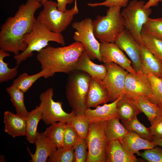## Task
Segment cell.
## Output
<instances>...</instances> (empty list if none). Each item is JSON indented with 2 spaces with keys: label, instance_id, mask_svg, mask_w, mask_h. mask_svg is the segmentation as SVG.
Masks as SVG:
<instances>
[{
  "label": "cell",
  "instance_id": "cell-16",
  "mask_svg": "<svg viewBox=\"0 0 162 162\" xmlns=\"http://www.w3.org/2000/svg\"><path fill=\"white\" fill-rule=\"evenodd\" d=\"M122 97L111 103H105L102 106H98L95 109L87 108L84 115L91 122H105L114 118H119L117 103Z\"/></svg>",
  "mask_w": 162,
  "mask_h": 162
},
{
  "label": "cell",
  "instance_id": "cell-25",
  "mask_svg": "<svg viewBox=\"0 0 162 162\" xmlns=\"http://www.w3.org/2000/svg\"><path fill=\"white\" fill-rule=\"evenodd\" d=\"M134 100L136 106L147 116L151 124L162 116V106L152 103L145 96H140Z\"/></svg>",
  "mask_w": 162,
  "mask_h": 162
},
{
  "label": "cell",
  "instance_id": "cell-24",
  "mask_svg": "<svg viewBox=\"0 0 162 162\" xmlns=\"http://www.w3.org/2000/svg\"><path fill=\"white\" fill-rule=\"evenodd\" d=\"M54 74L47 69H44L35 74L29 75L26 73L20 74L14 80L11 86H15L24 93L27 92L33 84L40 78H47Z\"/></svg>",
  "mask_w": 162,
  "mask_h": 162
},
{
  "label": "cell",
  "instance_id": "cell-1",
  "mask_svg": "<svg viewBox=\"0 0 162 162\" xmlns=\"http://www.w3.org/2000/svg\"><path fill=\"white\" fill-rule=\"evenodd\" d=\"M42 5L38 0H27L19 6L13 16L7 19L1 27V49L15 55L26 49L25 37L32 30L36 20L35 13Z\"/></svg>",
  "mask_w": 162,
  "mask_h": 162
},
{
  "label": "cell",
  "instance_id": "cell-23",
  "mask_svg": "<svg viewBox=\"0 0 162 162\" xmlns=\"http://www.w3.org/2000/svg\"><path fill=\"white\" fill-rule=\"evenodd\" d=\"M117 108L121 121L131 120L142 112L136 106L135 100L125 94L117 102Z\"/></svg>",
  "mask_w": 162,
  "mask_h": 162
},
{
  "label": "cell",
  "instance_id": "cell-9",
  "mask_svg": "<svg viewBox=\"0 0 162 162\" xmlns=\"http://www.w3.org/2000/svg\"><path fill=\"white\" fill-rule=\"evenodd\" d=\"M53 90L50 88L40 95L39 104L42 112V119L46 125H51L58 122L70 123L76 114L72 111L68 113L62 108V103L53 99Z\"/></svg>",
  "mask_w": 162,
  "mask_h": 162
},
{
  "label": "cell",
  "instance_id": "cell-14",
  "mask_svg": "<svg viewBox=\"0 0 162 162\" xmlns=\"http://www.w3.org/2000/svg\"><path fill=\"white\" fill-rule=\"evenodd\" d=\"M114 43L126 53L136 72L141 71L140 46L130 32L124 29Z\"/></svg>",
  "mask_w": 162,
  "mask_h": 162
},
{
  "label": "cell",
  "instance_id": "cell-36",
  "mask_svg": "<svg viewBox=\"0 0 162 162\" xmlns=\"http://www.w3.org/2000/svg\"><path fill=\"white\" fill-rule=\"evenodd\" d=\"M142 31L162 40V18H149Z\"/></svg>",
  "mask_w": 162,
  "mask_h": 162
},
{
  "label": "cell",
  "instance_id": "cell-10",
  "mask_svg": "<svg viewBox=\"0 0 162 162\" xmlns=\"http://www.w3.org/2000/svg\"><path fill=\"white\" fill-rule=\"evenodd\" d=\"M93 20L89 18L72 24V28L76 30L73 36L74 40L81 43L91 59H97L101 62L100 53V43L94 36L92 25Z\"/></svg>",
  "mask_w": 162,
  "mask_h": 162
},
{
  "label": "cell",
  "instance_id": "cell-33",
  "mask_svg": "<svg viewBox=\"0 0 162 162\" xmlns=\"http://www.w3.org/2000/svg\"><path fill=\"white\" fill-rule=\"evenodd\" d=\"M74 147L57 148L50 155L48 162H75Z\"/></svg>",
  "mask_w": 162,
  "mask_h": 162
},
{
  "label": "cell",
  "instance_id": "cell-44",
  "mask_svg": "<svg viewBox=\"0 0 162 162\" xmlns=\"http://www.w3.org/2000/svg\"><path fill=\"white\" fill-rule=\"evenodd\" d=\"M152 142L156 146L162 147V138H157L153 137Z\"/></svg>",
  "mask_w": 162,
  "mask_h": 162
},
{
  "label": "cell",
  "instance_id": "cell-42",
  "mask_svg": "<svg viewBox=\"0 0 162 162\" xmlns=\"http://www.w3.org/2000/svg\"><path fill=\"white\" fill-rule=\"evenodd\" d=\"M42 4L47 0H38ZM58 5L57 9L60 11L65 12L67 10L66 6L68 4H71L74 1V6L78 8L76 0H56Z\"/></svg>",
  "mask_w": 162,
  "mask_h": 162
},
{
  "label": "cell",
  "instance_id": "cell-32",
  "mask_svg": "<svg viewBox=\"0 0 162 162\" xmlns=\"http://www.w3.org/2000/svg\"><path fill=\"white\" fill-rule=\"evenodd\" d=\"M10 53L4 50L0 49V82L2 83L12 80L17 75L18 68L17 65L10 68H9L8 63L4 61L6 57L9 56Z\"/></svg>",
  "mask_w": 162,
  "mask_h": 162
},
{
  "label": "cell",
  "instance_id": "cell-21",
  "mask_svg": "<svg viewBox=\"0 0 162 162\" xmlns=\"http://www.w3.org/2000/svg\"><path fill=\"white\" fill-rule=\"evenodd\" d=\"M76 70L88 74L93 78L101 80L105 76L107 70L104 64H98L93 62L85 51L78 60Z\"/></svg>",
  "mask_w": 162,
  "mask_h": 162
},
{
  "label": "cell",
  "instance_id": "cell-43",
  "mask_svg": "<svg viewBox=\"0 0 162 162\" xmlns=\"http://www.w3.org/2000/svg\"><path fill=\"white\" fill-rule=\"evenodd\" d=\"M162 0H148L145 3L144 7L145 8H150L152 7L157 6L160 2Z\"/></svg>",
  "mask_w": 162,
  "mask_h": 162
},
{
  "label": "cell",
  "instance_id": "cell-7",
  "mask_svg": "<svg viewBox=\"0 0 162 162\" xmlns=\"http://www.w3.org/2000/svg\"><path fill=\"white\" fill-rule=\"evenodd\" d=\"M143 0H133L121 12L124 21L125 28L139 44H142L141 34L143 26L152 13L151 8H145Z\"/></svg>",
  "mask_w": 162,
  "mask_h": 162
},
{
  "label": "cell",
  "instance_id": "cell-11",
  "mask_svg": "<svg viewBox=\"0 0 162 162\" xmlns=\"http://www.w3.org/2000/svg\"><path fill=\"white\" fill-rule=\"evenodd\" d=\"M104 64L107 70L102 81L108 92L110 101L113 102L125 94V81L129 72L113 62Z\"/></svg>",
  "mask_w": 162,
  "mask_h": 162
},
{
  "label": "cell",
  "instance_id": "cell-41",
  "mask_svg": "<svg viewBox=\"0 0 162 162\" xmlns=\"http://www.w3.org/2000/svg\"><path fill=\"white\" fill-rule=\"evenodd\" d=\"M149 128L153 137L162 138V116L157 118Z\"/></svg>",
  "mask_w": 162,
  "mask_h": 162
},
{
  "label": "cell",
  "instance_id": "cell-26",
  "mask_svg": "<svg viewBox=\"0 0 162 162\" xmlns=\"http://www.w3.org/2000/svg\"><path fill=\"white\" fill-rule=\"evenodd\" d=\"M42 110L39 105L29 112L26 117L25 136L27 140L30 143H35L38 132V126L39 121L42 119Z\"/></svg>",
  "mask_w": 162,
  "mask_h": 162
},
{
  "label": "cell",
  "instance_id": "cell-18",
  "mask_svg": "<svg viewBox=\"0 0 162 162\" xmlns=\"http://www.w3.org/2000/svg\"><path fill=\"white\" fill-rule=\"evenodd\" d=\"M141 56V71L147 75L162 77V62L149 51L143 44H139Z\"/></svg>",
  "mask_w": 162,
  "mask_h": 162
},
{
  "label": "cell",
  "instance_id": "cell-29",
  "mask_svg": "<svg viewBox=\"0 0 162 162\" xmlns=\"http://www.w3.org/2000/svg\"><path fill=\"white\" fill-rule=\"evenodd\" d=\"M67 123L61 122L50 125L44 132L47 137L57 148L62 147L64 134Z\"/></svg>",
  "mask_w": 162,
  "mask_h": 162
},
{
  "label": "cell",
  "instance_id": "cell-2",
  "mask_svg": "<svg viewBox=\"0 0 162 162\" xmlns=\"http://www.w3.org/2000/svg\"><path fill=\"white\" fill-rule=\"evenodd\" d=\"M85 51L83 45L75 41L67 46L55 47L48 46L38 52L36 58L42 69L68 74L76 70L78 60Z\"/></svg>",
  "mask_w": 162,
  "mask_h": 162
},
{
  "label": "cell",
  "instance_id": "cell-40",
  "mask_svg": "<svg viewBox=\"0 0 162 162\" xmlns=\"http://www.w3.org/2000/svg\"><path fill=\"white\" fill-rule=\"evenodd\" d=\"M129 0H106L100 3H89L88 5L91 7L104 6L108 8L112 7L125 8Z\"/></svg>",
  "mask_w": 162,
  "mask_h": 162
},
{
  "label": "cell",
  "instance_id": "cell-12",
  "mask_svg": "<svg viewBox=\"0 0 162 162\" xmlns=\"http://www.w3.org/2000/svg\"><path fill=\"white\" fill-rule=\"evenodd\" d=\"M124 93L134 100L140 96L150 98L152 89L147 75L141 71L129 72L125 79Z\"/></svg>",
  "mask_w": 162,
  "mask_h": 162
},
{
  "label": "cell",
  "instance_id": "cell-28",
  "mask_svg": "<svg viewBox=\"0 0 162 162\" xmlns=\"http://www.w3.org/2000/svg\"><path fill=\"white\" fill-rule=\"evenodd\" d=\"M9 94L10 100L15 108L16 114L26 117L29 112L25 106L24 101V92L19 88L11 86L6 88Z\"/></svg>",
  "mask_w": 162,
  "mask_h": 162
},
{
  "label": "cell",
  "instance_id": "cell-39",
  "mask_svg": "<svg viewBox=\"0 0 162 162\" xmlns=\"http://www.w3.org/2000/svg\"><path fill=\"white\" fill-rule=\"evenodd\" d=\"M137 155L150 162H162V149L155 146L152 148L140 152Z\"/></svg>",
  "mask_w": 162,
  "mask_h": 162
},
{
  "label": "cell",
  "instance_id": "cell-31",
  "mask_svg": "<svg viewBox=\"0 0 162 162\" xmlns=\"http://www.w3.org/2000/svg\"><path fill=\"white\" fill-rule=\"evenodd\" d=\"M142 44L151 53L162 60V40L142 31Z\"/></svg>",
  "mask_w": 162,
  "mask_h": 162
},
{
  "label": "cell",
  "instance_id": "cell-3",
  "mask_svg": "<svg viewBox=\"0 0 162 162\" xmlns=\"http://www.w3.org/2000/svg\"><path fill=\"white\" fill-rule=\"evenodd\" d=\"M24 41L27 45V48L19 54L14 56L17 65L31 57L34 52H38L49 46L48 43L50 41L55 42L62 46L65 44L64 37L61 33L50 31L37 19L32 30L25 37Z\"/></svg>",
  "mask_w": 162,
  "mask_h": 162
},
{
  "label": "cell",
  "instance_id": "cell-34",
  "mask_svg": "<svg viewBox=\"0 0 162 162\" xmlns=\"http://www.w3.org/2000/svg\"><path fill=\"white\" fill-rule=\"evenodd\" d=\"M152 89L149 100L152 103L162 106V79L152 74L147 75Z\"/></svg>",
  "mask_w": 162,
  "mask_h": 162
},
{
  "label": "cell",
  "instance_id": "cell-5",
  "mask_svg": "<svg viewBox=\"0 0 162 162\" xmlns=\"http://www.w3.org/2000/svg\"><path fill=\"white\" fill-rule=\"evenodd\" d=\"M68 75L65 91L68 104L76 115L84 114L87 109L86 101L91 77L77 70Z\"/></svg>",
  "mask_w": 162,
  "mask_h": 162
},
{
  "label": "cell",
  "instance_id": "cell-4",
  "mask_svg": "<svg viewBox=\"0 0 162 162\" xmlns=\"http://www.w3.org/2000/svg\"><path fill=\"white\" fill-rule=\"evenodd\" d=\"M121 8L109 7L106 11V15H98L93 21L94 36L100 43H114L125 29Z\"/></svg>",
  "mask_w": 162,
  "mask_h": 162
},
{
  "label": "cell",
  "instance_id": "cell-19",
  "mask_svg": "<svg viewBox=\"0 0 162 162\" xmlns=\"http://www.w3.org/2000/svg\"><path fill=\"white\" fill-rule=\"evenodd\" d=\"M106 157L107 162H138L143 160L137 159L126 150L118 140L108 142Z\"/></svg>",
  "mask_w": 162,
  "mask_h": 162
},
{
  "label": "cell",
  "instance_id": "cell-22",
  "mask_svg": "<svg viewBox=\"0 0 162 162\" xmlns=\"http://www.w3.org/2000/svg\"><path fill=\"white\" fill-rule=\"evenodd\" d=\"M119 141L126 150L134 154H137L140 150L150 149L156 146L152 142L144 139L133 132H129Z\"/></svg>",
  "mask_w": 162,
  "mask_h": 162
},
{
  "label": "cell",
  "instance_id": "cell-38",
  "mask_svg": "<svg viewBox=\"0 0 162 162\" xmlns=\"http://www.w3.org/2000/svg\"><path fill=\"white\" fill-rule=\"evenodd\" d=\"M80 136L70 123H67L65 126L62 147H71L74 146Z\"/></svg>",
  "mask_w": 162,
  "mask_h": 162
},
{
  "label": "cell",
  "instance_id": "cell-30",
  "mask_svg": "<svg viewBox=\"0 0 162 162\" xmlns=\"http://www.w3.org/2000/svg\"><path fill=\"white\" fill-rule=\"evenodd\" d=\"M122 124L129 132H134L141 138L152 141L153 139L150 128H147L138 119L137 116L127 121H121Z\"/></svg>",
  "mask_w": 162,
  "mask_h": 162
},
{
  "label": "cell",
  "instance_id": "cell-45",
  "mask_svg": "<svg viewBox=\"0 0 162 162\" xmlns=\"http://www.w3.org/2000/svg\"><path fill=\"white\" fill-rule=\"evenodd\" d=\"M161 61H162V60H161ZM161 79H162V77H161Z\"/></svg>",
  "mask_w": 162,
  "mask_h": 162
},
{
  "label": "cell",
  "instance_id": "cell-17",
  "mask_svg": "<svg viewBox=\"0 0 162 162\" xmlns=\"http://www.w3.org/2000/svg\"><path fill=\"white\" fill-rule=\"evenodd\" d=\"M36 148L33 154L28 147L29 152L32 162H45L50 154L57 148L56 146L47 137L44 132H38L35 143Z\"/></svg>",
  "mask_w": 162,
  "mask_h": 162
},
{
  "label": "cell",
  "instance_id": "cell-8",
  "mask_svg": "<svg viewBox=\"0 0 162 162\" xmlns=\"http://www.w3.org/2000/svg\"><path fill=\"white\" fill-rule=\"evenodd\" d=\"M106 121L91 122L86 137L88 155L87 162H107L108 142L105 133Z\"/></svg>",
  "mask_w": 162,
  "mask_h": 162
},
{
  "label": "cell",
  "instance_id": "cell-13",
  "mask_svg": "<svg viewBox=\"0 0 162 162\" xmlns=\"http://www.w3.org/2000/svg\"><path fill=\"white\" fill-rule=\"evenodd\" d=\"M100 53L101 62H113L129 72H136L132 66L131 61L115 43H100Z\"/></svg>",
  "mask_w": 162,
  "mask_h": 162
},
{
  "label": "cell",
  "instance_id": "cell-27",
  "mask_svg": "<svg viewBox=\"0 0 162 162\" xmlns=\"http://www.w3.org/2000/svg\"><path fill=\"white\" fill-rule=\"evenodd\" d=\"M117 118L106 122L105 127L106 136L108 142L118 140L123 138L129 132Z\"/></svg>",
  "mask_w": 162,
  "mask_h": 162
},
{
  "label": "cell",
  "instance_id": "cell-35",
  "mask_svg": "<svg viewBox=\"0 0 162 162\" xmlns=\"http://www.w3.org/2000/svg\"><path fill=\"white\" fill-rule=\"evenodd\" d=\"M91 122L84 114L76 115L70 124L76 130L80 137L86 138Z\"/></svg>",
  "mask_w": 162,
  "mask_h": 162
},
{
  "label": "cell",
  "instance_id": "cell-20",
  "mask_svg": "<svg viewBox=\"0 0 162 162\" xmlns=\"http://www.w3.org/2000/svg\"><path fill=\"white\" fill-rule=\"evenodd\" d=\"M4 131L13 138L25 136L26 117L15 114L9 111L4 113Z\"/></svg>",
  "mask_w": 162,
  "mask_h": 162
},
{
  "label": "cell",
  "instance_id": "cell-37",
  "mask_svg": "<svg viewBox=\"0 0 162 162\" xmlns=\"http://www.w3.org/2000/svg\"><path fill=\"white\" fill-rule=\"evenodd\" d=\"M73 147L75 162H87L88 152L87 151L88 145L86 139L79 137Z\"/></svg>",
  "mask_w": 162,
  "mask_h": 162
},
{
  "label": "cell",
  "instance_id": "cell-15",
  "mask_svg": "<svg viewBox=\"0 0 162 162\" xmlns=\"http://www.w3.org/2000/svg\"><path fill=\"white\" fill-rule=\"evenodd\" d=\"M109 101V94L102 81L91 77L86 101V108L96 107Z\"/></svg>",
  "mask_w": 162,
  "mask_h": 162
},
{
  "label": "cell",
  "instance_id": "cell-6",
  "mask_svg": "<svg viewBox=\"0 0 162 162\" xmlns=\"http://www.w3.org/2000/svg\"><path fill=\"white\" fill-rule=\"evenodd\" d=\"M42 5L43 8L37 19L50 31L57 33L64 31L72 21L74 15L79 13L78 8L74 6L65 12L59 10L57 3L52 0L46 1Z\"/></svg>",
  "mask_w": 162,
  "mask_h": 162
}]
</instances>
